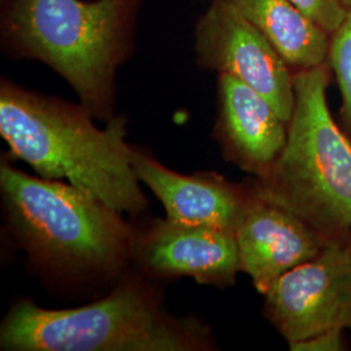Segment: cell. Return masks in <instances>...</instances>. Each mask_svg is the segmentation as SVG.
Instances as JSON below:
<instances>
[{"label":"cell","mask_w":351,"mask_h":351,"mask_svg":"<svg viewBox=\"0 0 351 351\" xmlns=\"http://www.w3.org/2000/svg\"><path fill=\"white\" fill-rule=\"evenodd\" d=\"M1 350H210L213 337L195 319L164 311L156 294L128 278L101 301L78 308L47 310L17 302L0 326Z\"/></svg>","instance_id":"obj_2"},{"label":"cell","mask_w":351,"mask_h":351,"mask_svg":"<svg viewBox=\"0 0 351 351\" xmlns=\"http://www.w3.org/2000/svg\"><path fill=\"white\" fill-rule=\"evenodd\" d=\"M0 134L13 155L43 178H66L119 213L137 215L147 206L130 162L124 117L111 119L101 130L88 108L3 81Z\"/></svg>","instance_id":"obj_1"},{"label":"cell","mask_w":351,"mask_h":351,"mask_svg":"<svg viewBox=\"0 0 351 351\" xmlns=\"http://www.w3.org/2000/svg\"><path fill=\"white\" fill-rule=\"evenodd\" d=\"M236 239L241 271L263 295L277 278L320 255L330 241L298 215L264 199L255 190Z\"/></svg>","instance_id":"obj_9"},{"label":"cell","mask_w":351,"mask_h":351,"mask_svg":"<svg viewBox=\"0 0 351 351\" xmlns=\"http://www.w3.org/2000/svg\"><path fill=\"white\" fill-rule=\"evenodd\" d=\"M0 189L13 234L46 268L116 274L136 239L119 211L84 189L38 178L3 162Z\"/></svg>","instance_id":"obj_4"},{"label":"cell","mask_w":351,"mask_h":351,"mask_svg":"<svg viewBox=\"0 0 351 351\" xmlns=\"http://www.w3.org/2000/svg\"><path fill=\"white\" fill-rule=\"evenodd\" d=\"M303 12L332 34L343 19L342 0H291Z\"/></svg>","instance_id":"obj_14"},{"label":"cell","mask_w":351,"mask_h":351,"mask_svg":"<svg viewBox=\"0 0 351 351\" xmlns=\"http://www.w3.org/2000/svg\"><path fill=\"white\" fill-rule=\"evenodd\" d=\"M197 51L204 66L254 88L289 123L294 108L291 68L236 7L213 0L197 27Z\"/></svg>","instance_id":"obj_7"},{"label":"cell","mask_w":351,"mask_h":351,"mask_svg":"<svg viewBox=\"0 0 351 351\" xmlns=\"http://www.w3.org/2000/svg\"><path fill=\"white\" fill-rule=\"evenodd\" d=\"M329 65L294 73V108L281 154L251 182L255 193L298 215L329 239L351 230V141L333 119Z\"/></svg>","instance_id":"obj_3"},{"label":"cell","mask_w":351,"mask_h":351,"mask_svg":"<svg viewBox=\"0 0 351 351\" xmlns=\"http://www.w3.org/2000/svg\"><path fill=\"white\" fill-rule=\"evenodd\" d=\"M348 242H349V247H350L351 250V230L350 233H349V237H348Z\"/></svg>","instance_id":"obj_16"},{"label":"cell","mask_w":351,"mask_h":351,"mask_svg":"<svg viewBox=\"0 0 351 351\" xmlns=\"http://www.w3.org/2000/svg\"><path fill=\"white\" fill-rule=\"evenodd\" d=\"M132 255L152 275L191 277L221 288L233 285L241 271L233 232L168 217L136 234Z\"/></svg>","instance_id":"obj_8"},{"label":"cell","mask_w":351,"mask_h":351,"mask_svg":"<svg viewBox=\"0 0 351 351\" xmlns=\"http://www.w3.org/2000/svg\"><path fill=\"white\" fill-rule=\"evenodd\" d=\"M343 19L330 34L326 64L336 77L341 93V117L351 130V0H342Z\"/></svg>","instance_id":"obj_13"},{"label":"cell","mask_w":351,"mask_h":351,"mask_svg":"<svg viewBox=\"0 0 351 351\" xmlns=\"http://www.w3.org/2000/svg\"><path fill=\"white\" fill-rule=\"evenodd\" d=\"M255 26L291 69L326 63L330 34L291 0H226Z\"/></svg>","instance_id":"obj_12"},{"label":"cell","mask_w":351,"mask_h":351,"mask_svg":"<svg viewBox=\"0 0 351 351\" xmlns=\"http://www.w3.org/2000/svg\"><path fill=\"white\" fill-rule=\"evenodd\" d=\"M130 162L139 181L163 203L168 219L236 234L254 194L251 184L236 185L215 173L180 175L133 147Z\"/></svg>","instance_id":"obj_10"},{"label":"cell","mask_w":351,"mask_h":351,"mask_svg":"<svg viewBox=\"0 0 351 351\" xmlns=\"http://www.w3.org/2000/svg\"><path fill=\"white\" fill-rule=\"evenodd\" d=\"M215 134L228 160L261 177L284 149L288 123L258 91L233 75H220Z\"/></svg>","instance_id":"obj_11"},{"label":"cell","mask_w":351,"mask_h":351,"mask_svg":"<svg viewBox=\"0 0 351 351\" xmlns=\"http://www.w3.org/2000/svg\"><path fill=\"white\" fill-rule=\"evenodd\" d=\"M342 328H333L326 332L317 333L310 339H303L289 345L291 351H343L346 343L343 339Z\"/></svg>","instance_id":"obj_15"},{"label":"cell","mask_w":351,"mask_h":351,"mask_svg":"<svg viewBox=\"0 0 351 351\" xmlns=\"http://www.w3.org/2000/svg\"><path fill=\"white\" fill-rule=\"evenodd\" d=\"M130 0H14L8 29L25 56L68 81L91 114H111Z\"/></svg>","instance_id":"obj_5"},{"label":"cell","mask_w":351,"mask_h":351,"mask_svg":"<svg viewBox=\"0 0 351 351\" xmlns=\"http://www.w3.org/2000/svg\"><path fill=\"white\" fill-rule=\"evenodd\" d=\"M267 319L288 345L333 328L351 330V250L348 239H330L264 293Z\"/></svg>","instance_id":"obj_6"}]
</instances>
